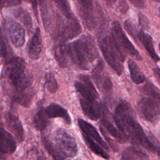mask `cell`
<instances>
[{
    "label": "cell",
    "instance_id": "6da1fadb",
    "mask_svg": "<svg viewBox=\"0 0 160 160\" xmlns=\"http://www.w3.org/2000/svg\"><path fill=\"white\" fill-rule=\"evenodd\" d=\"M112 118L118 129L131 143L140 145L151 152L159 150V147L146 136L142 128L136 121L133 109L128 102L121 101L116 107Z\"/></svg>",
    "mask_w": 160,
    "mask_h": 160
},
{
    "label": "cell",
    "instance_id": "7a4b0ae2",
    "mask_svg": "<svg viewBox=\"0 0 160 160\" xmlns=\"http://www.w3.org/2000/svg\"><path fill=\"white\" fill-rule=\"evenodd\" d=\"M67 48L71 60L80 69L86 71L90 69L99 55L94 39L89 36H82L67 44Z\"/></svg>",
    "mask_w": 160,
    "mask_h": 160
},
{
    "label": "cell",
    "instance_id": "3957f363",
    "mask_svg": "<svg viewBox=\"0 0 160 160\" xmlns=\"http://www.w3.org/2000/svg\"><path fill=\"white\" fill-rule=\"evenodd\" d=\"M6 64V74L11 83L14 87L16 94L28 91L33 78L32 75L26 71L24 60L20 57H12Z\"/></svg>",
    "mask_w": 160,
    "mask_h": 160
},
{
    "label": "cell",
    "instance_id": "277c9868",
    "mask_svg": "<svg viewBox=\"0 0 160 160\" xmlns=\"http://www.w3.org/2000/svg\"><path fill=\"white\" fill-rule=\"evenodd\" d=\"M98 42L106 61L116 74L120 76L123 71L122 62L126 56L114 36L112 33L111 36H106L99 39Z\"/></svg>",
    "mask_w": 160,
    "mask_h": 160
},
{
    "label": "cell",
    "instance_id": "5b68a950",
    "mask_svg": "<svg viewBox=\"0 0 160 160\" xmlns=\"http://www.w3.org/2000/svg\"><path fill=\"white\" fill-rule=\"evenodd\" d=\"M52 142L64 159L74 157L78 154L76 139L64 129L59 128L55 131Z\"/></svg>",
    "mask_w": 160,
    "mask_h": 160
},
{
    "label": "cell",
    "instance_id": "8992f818",
    "mask_svg": "<svg viewBox=\"0 0 160 160\" xmlns=\"http://www.w3.org/2000/svg\"><path fill=\"white\" fill-rule=\"evenodd\" d=\"M56 25L54 36L58 42H66L77 36L81 32V26L76 18L68 19L66 23L58 18Z\"/></svg>",
    "mask_w": 160,
    "mask_h": 160
},
{
    "label": "cell",
    "instance_id": "52a82bcc",
    "mask_svg": "<svg viewBox=\"0 0 160 160\" xmlns=\"http://www.w3.org/2000/svg\"><path fill=\"white\" fill-rule=\"evenodd\" d=\"M138 106L147 121L156 123L160 119V102L151 98H144L139 101Z\"/></svg>",
    "mask_w": 160,
    "mask_h": 160
},
{
    "label": "cell",
    "instance_id": "ba28073f",
    "mask_svg": "<svg viewBox=\"0 0 160 160\" xmlns=\"http://www.w3.org/2000/svg\"><path fill=\"white\" fill-rule=\"evenodd\" d=\"M111 29L112 33L114 36L121 48L131 56L135 57L136 59L139 60L141 59V57L139 52L129 40L119 23L117 21H113L111 24Z\"/></svg>",
    "mask_w": 160,
    "mask_h": 160
},
{
    "label": "cell",
    "instance_id": "9c48e42d",
    "mask_svg": "<svg viewBox=\"0 0 160 160\" xmlns=\"http://www.w3.org/2000/svg\"><path fill=\"white\" fill-rule=\"evenodd\" d=\"M8 31L12 44L16 48L23 46L25 42V31L18 22L11 20L8 24Z\"/></svg>",
    "mask_w": 160,
    "mask_h": 160
},
{
    "label": "cell",
    "instance_id": "30bf717a",
    "mask_svg": "<svg viewBox=\"0 0 160 160\" xmlns=\"http://www.w3.org/2000/svg\"><path fill=\"white\" fill-rule=\"evenodd\" d=\"M81 4L80 15L84 24V26L89 30L92 29L95 26V18L92 12V0H79Z\"/></svg>",
    "mask_w": 160,
    "mask_h": 160
},
{
    "label": "cell",
    "instance_id": "8fae6325",
    "mask_svg": "<svg viewBox=\"0 0 160 160\" xmlns=\"http://www.w3.org/2000/svg\"><path fill=\"white\" fill-rule=\"evenodd\" d=\"M8 128L14 134L18 141L21 142L24 139V131L19 117L11 112H8L5 116Z\"/></svg>",
    "mask_w": 160,
    "mask_h": 160
},
{
    "label": "cell",
    "instance_id": "7c38bea8",
    "mask_svg": "<svg viewBox=\"0 0 160 160\" xmlns=\"http://www.w3.org/2000/svg\"><path fill=\"white\" fill-rule=\"evenodd\" d=\"M79 102L83 113L89 119L92 121H97L101 117L102 109L96 101H89L81 97Z\"/></svg>",
    "mask_w": 160,
    "mask_h": 160
},
{
    "label": "cell",
    "instance_id": "4fadbf2b",
    "mask_svg": "<svg viewBox=\"0 0 160 160\" xmlns=\"http://www.w3.org/2000/svg\"><path fill=\"white\" fill-rule=\"evenodd\" d=\"M41 18L44 29L49 32L54 21V11L51 0H39Z\"/></svg>",
    "mask_w": 160,
    "mask_h": 160
},
{
    "label": "cell",
    "instance_id": "5bb4252c",
    "mask_svg": "<svg viewBox=\"0 0 160 160\" xmlns=\"http://www.w3.org/2000/svg\"><path fill=\"white\" fill-rule=\"evenodd\" d=\"M0 146L1 154H11L16 149V141L14 138L2 126L1 128Z\"/></svg>",
    "mask_w": 160,
    "mask_h": 160
},
{
    "label": "cell",
    "instance_id": "9a60e30c",
    "mask_svg": "<svg viewBox=\"0 0 160 160\" xmlns=\"http://www.w3.org/2000/svg\"><path fill=\"white\" fill-rule=\"evenodd\" d=\"M78 123L79 127L84 134L94 139V140H95L99 145H101L104 149H105V150H109V148L107 144L102 139L97 129L91 124L85 121L82 119H78Z\"/></svg>",
    "mask_w": 160,
    "mask_h": 160
},
{
    "label": "cell",
    "instance_id": "2e32d148",
    "mask_svg": "<svg viewBox=\"0 0 160 160\" xmlns=\"http://www.w3.org/2000/svg\"><path fill=\"white\" fill-rule=\"evenodd\" d=\"M42 50V42L41 31L37 28L34 35L33 36L28 49V56L32 60H37L39 58Z\"/></svg>",
    "mask_w": 160,
    "mask_h": 160
},
{
    "label": "cell",
    "instance_id": "e0dca14e",
    "mask_svg": "<svg viewBox=\"0 0 160 160\" xmlns=\"http://www.w3.org/2000/svg\"><path fill=\"white\" fill-rule=\"evenodd\" d=\"M46 112L49 118H61L68 124H71V118L68 111L58 104H51L46 109Z\"/></svg>",
    "mask_w": 160,
    "mask_h": 160
},
{
    "label": "cell",
    "instance_id": "ac0fdd59",
    "mask_svg": "<svg viewBox=\"0 0 160 160\" xmlns=\"http://www.w3.org/2000/svg\"><path fill=\"white\" fill-rule=\"evenodd\" d=\"M54 57L59 66L61 68H66L68 66L69 60H71L68 51L67 44L65 42H58L54 46Z\"/></svg>",
    "mask_w": 160,
    "mask_h": 160
},
{
    "label": "cell",
    "instance_id": "d6986e66",
    "mask_svg": "<svg viewBox=\"0 0 160 160\" xmlns=\"http://www.w3.org/2000/svg\"><path fill=\"white\" fill-rule=\"evenodd\" d=\"M138 38L141 42L151 58L155 61H158L159 60V58L155 51L151 36L144 32L142 30H140L138 32Z\"/></svg>",
    "mask_w": 160,
    "mask_h": 160
},
{
    "label": "cell",
    "instance_id": "ffe728a7",
    "mask_svg": "<svg viewBox=\"0 0 160 160\" xmlns=\"http://www.w3.org/2000/svg\"><path fill=\"white\" fill-rule=\"evenodd\" d=\"M121 159L124 160L148 159L149 157L148 155L140 148L135 146H129L122 152Z\"/></svg>",
    "mask_w": 160,
    "mask_h": 160
},
{
    "label": "cell",
    "instance_id": "44dd1931",
    "mask_svg": "<svg viewBox=\"0 0 160 160\" xmlns=\"http://www.w3.org/2000/svg\"><path fill=\"white\" fill-rule=\"evenodd\" d=\"M102 114H103V116L101 120V124L107 129L108 132L112 137L116 138L120 143H125L127 141V140L128 139V138L124 134H122L119 130H118L114 126V125L112 124V122L108 119V118H107L106 116H105L106 114L104 113V112H102Z\"/></svg>",
    "mask_w": 160,
    "mask_h": 160
},
{
    "label": "cell",
    "instance_id": "7402d4cb",
    "mask_svg": "<svg viewBox=\"0 0 160 160\" xmlns=\"http://www.w3.org/2000/svg\"><path fill=\"white\" fill-rule=\"evenodd\" d=\"M128 64L132 81L136 84L143 82L146 78L138 64L132 59L128 60Z\"/></svg>",
    "mask_w": 160,
    "mask_h": 160
},
{
    "label": "cell",
    "instance_id": "603a6c76",
    "mask_svg": "<svg viewBox=\"0 0 160 160\" xmlns=\"http://www.w3.org/2000/svg\"><path fill=\"white\" fill-rule=\"evenodd\" d=\"M49 118L46 114V110L42 106L40 107L34 117V124L38 131H42L47 126Z\"/></svg>",
    "mask_w": 160,
    "mask_h": 160
},
{
    "label": "cell",
    "instance_id": "cb8c5ba5",
    "mask_svg": "<svg viewBox=\"0 0 160 160\" xmlns=\"http://www.w3.org/2000/svg\"><path fill=\"white\" fill-rule=\"evenodd\" d=\"M82 137L84 139V141L86 144H87L88 147L91 149V151H92L94 154H97L99 156H101V158L108 159L110 158L109 155L104 150L102 149V148L97 144L89 136H88L86 134H82Z\"/></svg>",
    "mask_w": 160,
    "mask_h": 160
},
{
    "label": "cell",
    "instance_id": "d4e9b609",
    "mask_svg": "<svg viewBox=\"0 0 160 160\" xmlns=\"http://www.w3.org/2000/svg\"><path fill=\"white\" fill-rule=\"evenodd\" d=\"M104 62L101 60L92 71V77L99 89H101L103 81L105 79L104 78Z\"/></svg>",
    "mask_w": 160,
    "mask_h": 160
},
{
    "label": "cell",
    "instance_id": "484cf974",
    "mask_svg": "<svg viewBox=\"0 0 160 160\" xmlns=\"http://www.w3.org/2000/svg\"><path fill=\"white\" fill-rule=\"evenodd\" d=\"M42 141L43 144L46 149L48 153L52 156V158L54 159H64V158L62 156V155L58 152L57 149L56 148L54 143L46 136H44L42 138Z\"/></svg>",
    "mask_w": 160,
    "mask_h": 160
},
{
    "label": "cell",
    "instance_id": "4316f807",
    "mask_svg": "<svg viewBox=\"0 0 160 160\" xmlns=\"http://www.w3.org/2000/svg\"><path fill=\"white\" fill-rule=\"evenodd\" d=\"M45 88L50 93H55L58 89V84L54 74L51 72L45 74Z\"/></svg>",
    "mask_w": 160,
    "mask_h": 160
},
{
    "label": "cell",
    "instance_id": "83f0119b",
    "mask_svg": "<svg viewBox=\"0 0 160 160\" xmlns=\"http://www.w3.org/2000/svg\"><path fill=\"white\" fill-rule=\"evenodd\" d=\"M74 87L76 91L84 99L89 101H96V99H98L84 84L76 81L74 82Z\"/></svg>",
    "mask_w": 160,
    "mask_h": 160
},
{
    "label": "cell",
    "instance_id": "f1b7e54d",
    "mask_svg": "<svg viewBox=\"0 0 160 160\" xmlns=\"http://www.w3.org/2000/svg\"><path fill=\"white\" fill-rule=\"evenodd\" d=\"M142 90L145 94L160 102V92L153 84L148 82L144 86Z\"/></svg>",
    "mask_w": 160,
    "mask_h": 160
},
{
    "label": "cell",
    "instance_id": "f546056e",
    "mask_svg": "<svg viewBox=\"0 0 160 160\" xmlns=\"http://www.w3.org/2000/svg\"><path fill=\"white\" fill-rule=\"evenodd\" d=\"M55 1L60 11L68 19H71L75 18L73 14L72 13L68 0H55Z\"/></svg>",
    "mask_w": 160,
    "mask_h": 160
},
{
    "label": "cell",
    "instance_id": "4dcf8cb0",
    "mask_svg": "<svg viewBox=\"0 0 160 160\" xmlns=\"http://www.w3.org/2000/svg\"><path fill=\"white\" fill-rule=\"evenodd\" d=\"M11 51L9 50V47L6 36L3 34L2 31H1V54L2 58L4 59L6 63L8 62L12 58L9 57V54H11Z\"/></svg>",
    "mask_w": 160,
    "mask_h": 160
},
{
    "label": "cell",
    "instance_id": "1f68e13d",
    "mask_svg": "<svg viewBox=\"0 0 160 160\" xmlns=\"http://www.w3.org/2000/svg\"><path fill=\"white\" fill-rule=\"evenodd\" d=\"M79 79L83 82V84L92 92V94L97 98H99V94L98 91H96L95 87L94 86L93 84L92 83V82L90 80V78L89 76H87V75H84V74H80L79 76Z\"/></svg>",
    "mask_w": 160,
    "mask_h": 160
},
{
    "label": "cell",
    "instance_id": "d6a6232c",
    "mask_svg": "<svg viewBox=\"0 0 160 160\" xmlns=\"http://www.w3.org/2000/svg\"><path fill=\"white\" fill-rule=\"evenodd\" d=\"M19 18L24 24L26 26L28 31H31L32 28V22L29 13L28 12H23L22 14L19 15Z\"/></svg>",
    "mask_w": 160,
    "mask_h": 160
},
{
    "label": "cell",
    "instance_id": "836d02e7",
    "mask_svg": "<svg viewBox=\"0 0 160 160\" xmlns=\"http://www.w3.org/2000/svg\"><path fill=\"white\" fill-rule=\"evenodd\" d=\"M112 84L111 79L108 77L105 78L101 87L102 91L106 94H110L112 91Z\"/></svg>",
    "mask_w": 160,
    "mask_h": 160
},
{
    "label": "cell",
    "instance_id": "e575fe53",
    "mask_svg": "<svg viewBox=\"0 0 160 160\" xmlns=\"http://www.w3.org/2000/svg\"><path fill=\"white\" fill-rule=\"evenodd\" d=\"M100 131L101 132L102 134L103 135V136L105 138V139L106 140V141L108 142V144H109L111 148L114 151H116V152H118V146L116 145V142L111 139L109 137H108V136L107 135V134L106 133V132L104 131V129L102 128V127H100Z\"/></svg>",
    "mask_w": 160,
    "mask_h": 160
},
{
    "label": "cell",
    "instance_id": "d590c367",
    "mask_svg": "<svg viewBox=\"0 0 160 160\" xmlns=\"http://www.w3.org/2000/svg\"><path fill=\"white\" fill-rule=\"evenodd\" d=\"M124 27L126 29V31H128V32L134 39H136V38H138V34H136V31L134 29V27L133 26L132 24L131 23V22L129 20H126L124 22Z\"/></svg>",
    "mask_w": 160,
    "mask_h": 160
},
{
    "label": "cell",
    "instance_id": "8d00e7d4",
    "mask_svg": "<svg viewBox=\"0 0 160 160\" xmlns=\"http://www.w3.org/2000/svg\"><path fill=\"white\" fill-rule=\"evenodd\" d=\"M139 23L141 27L144 29H148L149 28V21L147 17L141 12H139L138 14Z\"/></svg>",
    "mask_w": 160,
    "mask_h": 160
},
{
    "label": "cell",
    "instance_id": "74e56055",
    "mask_svg": "<svg viewBox=\"0 0 160 160\" xmlns=\"http://www.w3.org/2000/svg\"><path fill=\"white\" fill-rule=\"evenodd\" d=\"M21 0H1L2 8H8L18 6L21 4Z\"/></svg>",
    "mask_w": 160,
    "mask_h": 160
},
{
    "label": "cell",
    "instance_id": "f35d334b",
    "mask_svg": "<svg viewBox=\"0 0 160 160\" xmlns=\"http://www.w3.org/2000/svg\"><path fill=\"white\" fill-rule=\"evenodd\" d=\"M130 2L137 8H143L144 7V0H129Z\"/></svg>",
    "mask_w": 160,
    "mask_h": 160
},
{
    "label": "cell",
    "instance_id": "ab89813d",
    "mask_svg": "<svg viewBox=\"0 0 160 160\" xmlns=\"http://www.w3.org/2000/svg\"><path fill=\"white\" fill-rule=\"evenodd\" d=\"M119 8L120 11L122 13H125L128 9V6L125 0H120L119 1Z\"/></svg>",
    "mask_w": 160,
    "mask_h": 160
},
{
    "label": "cell",
    "instance_id": "60d3db41",
    "mask_svg": "<svg viewBox=\"0 0 160 160\" xmlns=\"http://www.w3.org/2000/svg\"><path fill=\"white\" fill-rule=\"evenodd\" d=\"M32 6V9L34 11V13L36 16V18L37 20L38 21V2L37 0H29Z\"/></svg>",
    "mask_w": 160,
    "mask_h": 160
},
{
    "label": "cell",
    "instance_id": "b9f144b4",
    "mask_svg": "<svg viewBox=\"0 0 160 160\" xmlns=\"http://www.w3.org/2000/svg\"><path fill=\"white\" fill-rule=\"evenodd\" d=\"M153 71L156 77L158 79V81L160 82V69L158 68H155L153 69Z\"/></svg>",
    "mask_w": 160,
    "mask_h": 160
},
{
    "label": "cell",
    "instance_id": "7bdbcfd3",
    "mask_svg": "<svg viewBox=\"0 0 160 160\" xmlns=\"http://www.w3.org/2000/svg\"><path fill=\"white\" fill-rule=\"evenodd\" d=\"M106 1L107 2V4L108 5L112 6L116 2V0H106Z\"/></svg>",
    "mask_w": 160,
    "mask_h": 160
},
{
    "label": "cell",
    "instance_id": "ee69618b",
    "mask_svg": "<svg viewBox=\"0 0 160 160\" xmlns=\"http://www.w3.org/2000/svg\"><path fill=\"white\" fill-rule=\"evenodd\" d=\"M152 1H156V2H160V0H152Z\"/></svg>",
    "mask_w": 160,
    "mask_h": 160
},
{
    "label": "cell",
    "instance_id": "f6af8a7d",
    "mask_svg": "<svg viewBox=\"0 0 160 160\" xmlns=\"http://www.w3.org/2000/svg\"><path fill=\"white\" fill-rule=\"evenodd\" d=\"M159 16H160V8L159 9Z\"/></svg>",
    "mask_w": 160,
    "mask_h": 160
},
{
    "label": "cell",
    "instance_id": "bcb514c9",
    "mask_svg": "<svg viewBox=\"0 0 160 160\" xmlns=\"http://www.w3.org/2000/svg\"><path fill=\"white\" fill-rule=\"evenodd\" d=\"M159 51H160V43H159Z\"/></svg>",
    "mask_w": 160,
    "mask_h": 160
},
{
    "label": "cell",
    "instance_id": "7dc6e473",
    "mask_svg": "<svg viewBox=\"0 0 160 160\" xmlns=\"http://www.w3.org/2000/svg\"><path fill=\"white\" fill-rule=\"evenodd\" d=\"M159 156H160V152H159Z\"/></svg>",
    "mask_w": 160,
    "mask_h": 160
}]
</instances>
